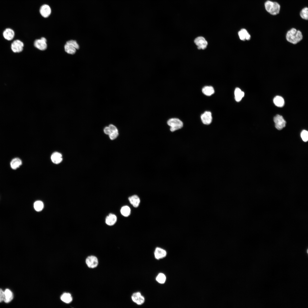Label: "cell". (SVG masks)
Wrapping results in <instances>:
<instances>
[{
    "label": "cell",
    "mask_w": 308,
    "mask_h": 308,
    "mask_svg": "<svg viewBox=\"0 0 308 308\" xmlns=\"http://www.w3.org/2000/svg\"><path fill=\"white\" fill-rule=\"evenodd\" d=\"M60 299L62 301L66 303H69L72 300V297L71 294L68 293H64L61 296Z\"/></svg>",
    "instance_id": "cell-24"
},
{
    "label": "cell",
    "mask_w": 308,
    "mask_h": 308,
    "mask_svg": "<svg viewBox=\"0 0 308 308\" xmlns=\"http://www.w3.org/2000/svg\"><path fill=\"white\" fill-rule=\"evenodd\" d=\"M156 281L159 283L163 284L166 280V277L164 274L160 273L158 274L156 277Z\"/></svg>",
    "instance_id": "cell-27"
},
{
    "label": "cell",
    "mask_w": 308,
    "mask_h": 308,
    "mask_svg": "<svg viewBox=\"0 0 308 308\" xmlns=\"http://www.w3.org/2000/svg\"><path fill=\"white\" fill-rule=\"evenodd\" d=\"M131 204L135 208L138 207L140 203V199L138 196L134 195L128 198Z\"/></svg>",
    "instance_id": "cell-17"
},
{
    "label": "cell",
    "mask_w": 308,
    "mask_h": 308,
    "mask_svg": "<svg viewBox=\"0 0 308 308\" xmlns=\"http://www.w3.org/2000/svg\"><path fill=\"white\" fill-rule=\"evenodd\" d=\"M64 47L65 51L68 54H73L76 51V48L69 43L66 42Z\"/></svg>",
    "instance_id": "cell-23"
},
{
    "label": "cell",
    "mask_w": 308,
    "mask_h": 308,
    "mask_svg": "<svg viewBox=\"0 0 308 308\" xmlns=\"http://www.w3.org/2000/svg\"><path fill=\"white\" fill-rule=\"evenodd\" d=\"M4 37L8 40H12L14 37L15 33L14 31L10 28H7L5 29L3 33Z\"/></svg>",
    "instance_id": "cell-14"
},
{
    "label": "cell",
    "mask_w": 308,
    "mask_h": 308,
    "mask_svg": "<svg viewBox=\"0 0 308 308\" xmlns=\"http://www.w3.org/2000/svg\"><path fill=\"white\" fill-rule=\"evenodd\" d=\"M154 254L155 258L159 260L165 257L167 253L165 250L160 248L157 247L155 249Z\"/></svg>",
    "instance_id": "cell-11"
},
{
    "label": "cell",
    "mask_w": 308,
    "mask_h": 308,
    "mask_svg": "<svg viewBox=\"0 0 308 308\" xmlns=\"http://www.w3.org/2000/svg\"><path fill=\"white\" fill-rule=\"evenodd\" d=\"M52 162L55 164H58L61 162L62 160V154L58 152L53 153L51 157Z\"/></svg>",
    "instance_id": "cell-13"
},
{
    "label": "cell",
    "mask_w": 308,
    "mask_h": 308,
    "mask_svg": "<svg viewBox=\"0 0 308 308\" xmlns=\"http://www.w3.org/2000/svg\"><path fill=\"white\" fill-rule=\"evenodd\" d=\"M104 133L106 134L109 135L110 133V130L109 127H105L104 130Z\"/></svg>",
    "instance_id": "cell-32"
},
{
    "label": "cell",
    "mask_w": 308,
    "mask_h": 308,
    "mask_svg": "<svg viewBox=\"0 0 308 308\" xmlns=\"http://www.w3.org/2000/svg\"><path fill=\"white\" fill-rule=\"evenodd\" d=\"M131 298L133 302L139 305H142L145 301L144 297L141 295L139 292L133 293L131 296Z\"/></svg>",
    "instance_id": "cell-9"
},
{
    "label": "cell",
    "mask_w": 308,
    "mask_h": 308,
    "mask_svg": "<svg viewBox=\"0 0 308 308\" xmlns=\"http://www.w3.org/2000/svg\"><path fill=\"white\" fill-rule=\"evenodd\" d=\"M301 32L294 28H292L288 31L286 35V38L289 42L296 44L302 39Z\"/></svg>",
    "instance_id": "cell-1"
},
{
    "label": "cell",
    "mask_w": 308,
    "mask_h": 308,
    "mask_svg": "<svg viewBox=\"0 0 308 308\" xmlns=\"http://www.w3.org/2000/svg\"><path fill=\"white\" fill-rule=\"evenodd\" d=\"M273 103L275 106L278 107H282L284 104L283 98L279 96L275 97L273 100Z\"/></svg>",
    "instance_id": "cell-21"
},
{
    "label": "cell",
    "mask_w": 308,
    "mask_h": 308,
    "mask_svg": "<svg viewBox=\"0 0 308 308\" xmlns=\"http://www.w3.org/2000/svg\"><path fill=\"white\" fill-rule=\"evenodd\" d=\"M4 292L5 299L4 302L7 303L11 302L13 298V295L12 292L8 289H6Z\"/></svg>",
    "instance_id": "cell-18"
},
{
    "label": "cell",
    "mask_w": 308,
    "mask_h": 308,
    "mask_svg": "<svg viewBox=\"0 0 308 308\" xmlns=\"http://www.w3.org/2000/svg\"><path fill=\"white\" fill-rule=\"evenodd\" d=\"M40 12L41 15L44 17L46 18L49 16L51 12V9L49 6L47 5H42L40 7Z\"/></svg>",
    "instance_id": "cell-12"
},
{
    "label": "cell",
    "mask_w": 308,
    "mask_h": 308,
    "mask_svg": "<svg viewBox=\"0 0 308 308\" xmlns=\"http://www.w3.org/2000/svg\"><path fill=\"white\" fill-rule=\"evenodd\" d=\"M66 42L72 45L76 49H78L79 48V45L76 41L75 40H70L67 41Z\"/></svg>",
    "instance_id": "cell-30"
},
{
    "label": "cell",
    "mask_w": 308,
    "mask_h": 308,
    "mask_svg": "<svg viewBox=\"0 0 308 308\" xmlns=\"http://www.w3.org/2000/svg\"><path fill=\"white\" fill-rule=\"evenodd\" d=\"M120 212L122 215L125 217H127L130 214L131 209L128 206H123L121 208Z\"/></svg>",
    "instance_id": "cell-25"
},
{
    "label": "cell",
    "mask_w": 308,
    "mask_h": 308,
    "mask_svg": "<svg viewBox=\"0 0 308 308\" xmlns=\"http://www.w3.org/2000/svg\"><path fill=\"white\" fill-rule=\"evenodd\" d=\"M301 17L303 19L307 20L308 19V8L305 7L302 9L300 13Z\"/></svg>",
    "instance_id": "cell-26"
},
{
    "label": "cell",
    "mask_w": 308,
    "mask_h": 308,
    "mask_svg": "<svg viewBox=\"0 0 308 308\" xmlns=\"http://www.w3.org/2000/svg\"><path fill=\"white\" fill-rule=\"evenodd\" d=\"M301 138L304 142H307L308 140V132L306 130H303L301 134Z\"/></svg>",
    "instance_id": "cell-29"
},
{
    "label": "cell",
    "mask_w": 308,
    "mask_h": 308,
    "mask_svg": "<svg viewBox=\"0 0 308 308\" xmlns=\"http://www.w3.org/2000/svg\"><path fill=\"white\" fill-rule=\"evenodd\" d=\"M22 164V162L21 159L18 158H15L13 159L10 163L11 168L13 169H16L19 168Z\"/></svg>",
    "instance_id": "cell-19"
},
{
    "label": "cell",
    "mask_w": 308,
    "mask_h": 308,
    "mask_svg": "<svg viewBox=\"0 0 308 308\" xmlns=\"http://www.w3.org/2000/svg\"><path fill=\"white\" fill-rule=\"evenodd\" d=\"M244 93L241 90L238 88H236L234 91L235 98L236 101L240 102L244 96Z\"/></svg>",
    "instance_id": "cell-20"
},
{
    "label": "cell",
    "mask_w": 308,
    "mask_h": 308,
    "mask_svg": "<svg viewBox=\"0 0 308 308\" xmlns=\"http://www.w3.org/2000/svg\"><path fill=\"white\" fill-rule=\"evenodd\" d=\"M5 299L4 292L1 289H0V303L4 301Z\"/></svg>",
    "instance_id": "cell-31"
},
{
    "label": "cell",
    "mask_w": 308,
    "mask_h": 308,
    "mask_svg": "<svg viewBox=\"0 0 308 308\" xmlns=\"http://www.w3.org/2000/svg\"><path fill=\"white\" fill-rule=\"evenodd\" d=\"M201 120L204 124L208 125L212 122V117L210 112L206 111L201 116Z\"/></svg>",
    "instance_id": "cell-10"
},
{
    "label": "cell",
    "mask_w": 308,
    "mask_h": 308,
    "mask_svg": "<svg viewBox=\"0 0 308 308\" xmlns=\"http://www.w3.org/2000/svg\"><path fill=\"white\" fill-rule=\"evenodd\" d=\"M23 46L24 44L22 42L17 40H14L11 44V49L14 52L19 53L23 51Z\"/></svg>",
    "instance_id": "cell-6"
},
{
    "label": "cell",
    "mask_w": 308,
    "mask_h": 308,
    "mask_svg": "<svg viewBox=\"0 0 308 308\" xmlns=\"http://www.w3.org/2000/svg\"><path fill=\"white\" fill-rule=\"evenodd\" d=\"M194 42L199 49H205L208 45L207 42L202 37H198L196 38L194 40Z\"/></svg>",
    "instance_id": "cell-8"
},
{
    "label": "cell",
    "mask_w": 308,
    "mask_h": 308,
    "mask_svg": "<svg viewBox=\"0 0 308 308\" xmlns=\"http://www.w3.org/2000/svg\"><path fill=\"white\" fill-rule=\"evenodd\" d=\"M275 128L278 130H281L285 127L286 121L283 117L281 115L277 114L273 118Z\"/></svg>",
    "instance_id": "cell-4"
},
{
    "label": "cell",
    "mask_w": 308,
    "mask_h": 308,
    "mask_svg": "<svg viewBox=\"0 0 308 308\" xmlns=\"http://www.w3.org/2000/svg\"><path fill=\"white\" fill-rule=\"evenodd\" d=\"M202 91L204 94L207 96H211L214 92V88L210 86H204L202 88Z\"/></svg>",
    "instance_id": "cell-22"
},
{
    "label": "cell",
    "mask_w": 308,
    "mask_h": 308,
    "mask_svg": "<svg viewBox=\"0 0 308 308\" xmlns=\"http://www.w3.org/2000/svg\"><path fill=\"white\" fill-rule=\"evenodd\" d=\"M238 35L240 39L242 40H248L250 38V35L247 31L244 29H242L238 33Z\"/></svg>",
    "instance_id": "cell-16"
},
{
    "label": "cell",
    "mask_w": 308,
    "mask_h": 308,
    "mask_svg": "<svg viewBox=\"0 0 308 308\" xmlns=\"http://www.w3.org/2000/svg\"><path fill=\"white\" fill-rule=\"evenodd\" d=\"M168 125L170 127V130L172 132L179 129L183 126V122L177 118H172L169 119L167 122Z\"/></svg>",
    "instance_id": "cell-3"
},
{
    "label": "cell",
    "mask_w": 308,
    "mask_h": 308,
    "mask_svg": "<svg viewBox=\"0 0 308 308\" xmlns=\"http://www.w3.org/2000/svg\"><path fill=\"white\" fill-rule=\"evenodd\" d=\"M86 263L88 266L90 268H94L96 267L98 264V258L94 256H88L86 260Z\"/></svg>",
    "instance_id": "cell-5"
},
{
    "label": "cell",
    "mask_w": 308,
    "mask_h": 308,
    "mask_svg": "<svg viewBox=\"0 0 308 308\" xmlns=\"http://www.w3.org/2000/svg\"><path fill=\"white\" fill-rule=\"evenodd\" d=\"M265 9L271 15H275L278 14L280 10V5L276 2L267 0L264 3Z\"/></svg>",
    "instance_id": "cell-2"
},
{
    "label": "cell",
    "mask_w": 308,
    "mask_h": 308,
    "mask_svg": "<svg viewBox=\"0 0 308 308\" xmlns=\"http://www.w3.org/2000/svg\"><path fill=\"white\" fill-rule=\"evenodd\" d=\"M43 204L40 201H37L35 202L34 204V207L36 210L39 211L42 210L43 207Z\"/></svg>",
    "instance_id": "cell-28"
},
{
    "label": "cell",
    "mask_w": 308,
    "mask_h": 308,
    "mask_svg": "<svg viewBox=\"0 0 308 308\" xmlns=\"http://www.w3.org/2000/svg\"><path fill=\"white\" fill-rule=\"evenodd\" d=\"M117 218L116 216L112 213L110 214L106 218L105 222L109 226H112L116 222Z\"/></svg>",
    "instance_id": "cell-15"
},
{
    "label": "cell",
    "mask_w": 308,
    "mask_h": 308,
    "mask_svg": "<svg viewBox=\"0 0 308 308\" xmlns=\"http://www.w3.org/2000/svg\"><path fill=\"white\" fill-rule=\"evenodd\" d=\"M46 39L44 37L40 39H37L34 42V45L38 49L43 50H46L47 47Z\"/></svg>",
    "instance_id": "cell-7"
}]
</instances>
